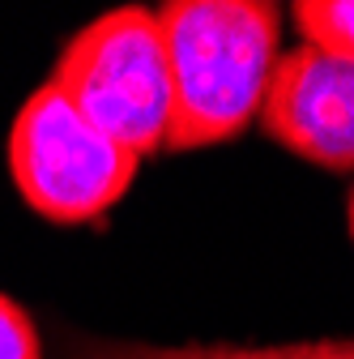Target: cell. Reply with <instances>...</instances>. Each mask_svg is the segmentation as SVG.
I'll list each match as a JSON object with an SVG mask.
<instances>
[{"label": "cell", "instance_id": "8992f818", "mask_svg": "<svg viewBox=\"0 0 354 359\" xmlns=\"http://www.w3.org/2000/svg\"><path fill=\"white\" fill-rule=\"evenodd\" d=\"M290 22L303 48L354 65V0H299L290 5Z\"/></svg>", "mask_w": 354, "mask_h": 359}, {"label": "cell", "instance_id": "7a4b0ae2", "mask_svg": "<svg viewBox=\"0 0 354 359\" xmlns=\"http://www.w3.org/2000/svg\"><path fill=\"white\" fill-rule=\"evenodd\" d=\"M48 81L124 150L137 158L162 154L171 124V69L154 9L120 5L73 30Z\"/></svg>", "mask_w": 354, "mask_h": 359}, {"label": "cell", "instance_id": "3957f363", "mask_svg": "<svg viewBox=\"0 0 354 359\" xmlns=\"http://www.w3.org/2000/svg\"><path fill=\"white\" fill-rule=\"evenodd\" d=\"M5 158L17 197L56 227L99 222L128 197L141 171V158L99 133L52 81L17 107Z\"/></svg>", "mask_w": 354, "mask_h": 359}, {"label": "cell", "instance_id": "52a82bcc", "mask_svg": "<svg viewBox=\"0 0 354 359\" xmlns=\"http://www.w3.org/2000/svg\"><path fill=\"white\" fill-rule=\"evenodd\" d=\"M0 359H43V338L30 312L0 291Z\"/></svg>", "mask_w": 354, "mask_h": 359}, {"label": "cell", "instance_id": "6da1fadb", "mask_svg": "<svg viewBox=\"0 0 354 359\" xmlns=\"http://www.w3.org/2000/svg\"><path fill=\"white\" fill-rule=\"evenodd\" d=\"M167 69V154L227 146L256 124L282 56V9L269 0H167L154 9Z\"/></svg>", "mask_w": 354, "mask_h": 359}, {"label": "cell", "instance_id": "277c9868", "mask_svg": "<svg viewBox=\"0 0 354 359\" xmlns=\"http://www.w3.org/2000/svg\"><path fill=\"white\" fill-rule=\"evenodd\" d=\"M256 124L303 163L354 171V65L303 43L282 52Z\"/></svg>", "mask_w": 354, "mask_h": 359}, {"label": "cell", "instance_id": "5b68a950", "mask_svg": "<svg viewBox=\"0 0 354 359\" xmlns=\"http://www.w3.org/2000/svg\"><path fill=\"white\" fill-rule=\"evenodd\" d=\"M64 359H354V338H307V342H115V338H69Z\"/></svg>", "mask_w": 354, "mask_h": 359}, {"label": "cell", "instance_id": "ba28073f", "mask_svg": "<svg viewBox=\"0 0 354 359\" xmlns=\"http://www.w3.org/2000/svg\"><path fill=\"white\" fill-rule=\"evenodd\" d=\"M346 227H350V240H354V189H350V197H346Z\"/></svg>", "mask_w": 354, "mask_h": 359}]
</instances>
